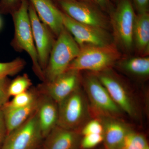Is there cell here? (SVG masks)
Segmentation results:
<instances>
[{"label": "cell", "instance_id": "obj_1", "mask_svg": "<svg viewBox=\"0 0 149 149\" xmlns=\"http://www.w3.org/2000/svg\"><path fill=\"white\" fill-rule=\"evenodd\" d=\"M28 0H20L17 7L11 12L14 24L13 46L17 51H24L29 56L32 68L41 81H45V74L39 63L35 47L29 14Z\"/></svg>", "mask_w": 149, "mask_h": 149}, {"label": "cell", "instance_id": "obj_25", "mask_svg": "<svg viewBox=\"0 0 149 149\" xmlns=\"http://www.w3.org/2000/svg\"><path fill=\"white\" fill-rule=\"evenodd\" d=\"M104 128L101 121L99 119H94L88 121L80 129L81 136L90 134H103Z\"/></svg>", "mask_w": 149, "mask_h": 149}, {"label": "cell", "instance_id": "obj_29", "mask_svg": "<svg viewBox=\"0 0 149 149\" xmlns=\"http://www.w3.org/2000/svg\"><path fill=\"white\" fill-rule=\"evenodd\" d=\"M139 13L148 12L149 0H134Z\"/></svg>", "mask_w": 149, "mask_h": 149}, {"label": "cell", "instance_id": "obj_26", "mask_svg": "<svg viewBox=\"0 0 149 149\" xmlns=\"http://www.w3.org/2000/svg\"><path fill=\"white\" fill-rule=\"evenodd\" d=\"M10 82L8 77L0 79V109L9 101L10 97L8 94Z\"/></svg>", "mask_w": 149, "mask_h": 149}, {"label": "cell", "instance_id": "obj_31", "mask_svg": "<svg viewBox=\"0 0 149 149\" xmlns=\"http://www.w3.org/2000/svg\"><path fill=\"white\" fill-rule=\"evenodd\" d=\"M83 1L91 3L93 1V0H81Z\"/></svg>", "mask_w": 149, "mask_h": 149}, {"label": "cell", "instance_id": "obj_6", "mask_svg": "<svg viewBox=\"0 0 149 149\" xmlns=\"http://www.w3.org/2000/svg\"><path fill=\"white\" fill-rule=\"evenodd\" d=\"M84 87L92 108L100 117L117 118L121 116L123 111L96 75L85 77Z\"/></svg>", "mask_w": 149, "mask_h": 149}, {"label": "cell", "instance_id": "obj_17", "mask_svg": "<svg viewBox=\"0 0 149 149\" xmlns=\"http://www.w3.org/2000/svg\"><path fill=\"white\" fill-rule=\"evenodd\" d=\"M38 98V96L32 104L23 107L13 109L1 108L7 128L8 134L22 125L35 113L37 109Z\"/></svg>", "mask_w": 149, "mask_h": 149}, {"label": "cell", "instance_id": "obj_20", "mask_svg": "<svg viewBox=\"0 0 149 149\" xmlns=\"http://www.w3.org/2000/svg\"><path fill=\"white\" fill-rule=\"evenodd\" d=\"M38 91L36 88H31L28 91L13 97L2 107L8 109L19 108L29 105L37 98Z\"/></svg>", "mask_w": 149, "mask_h": 149}, {"label": "cell", "instance_id": "obj_2", "mask_svg": "<svg viewBox=\"0 0 149 149\" xmlns=\"http://www.w3.org/2000/svg\"><path fill=\"white\" fill-rule=\"evenodd\" d=\"M80 46L71 34L63 28L55 40L45 71V81L49 82L65 72L79 54Z\"/></svg>", "mask_w": 149, "mask_h": 149}, {"label": "cell", "instance_id": "obj_14", "mask_svg": "<svg viewBox=\"0 0 149 149\" xmlns=\"http://www.w3.org/2000/svg\"><path fill=\"white\" fill-rule=\"evenodd\" d=\"M37 15L44 24L56 37L64 28L62 11L55 5L52 0H28Z\"/></svg>", "mask_w": 149, "mask_h": 149}, {"label": "cell", "instance_id": "obj_27", "mask_svg": "<svg viewBox=\"0 0 149 149\" xmlns=\"http://www.w3.org/2000/svg\"><path fill=\"white\" fill-rule=\"evenodd\" d=\"M19 2V0H0V12L11 13L17 7Z\"/></svg>", "mask_w": 149, "mask_h": 149}, {"label": "cell", "instance_id": "obj_23", "mask_svg": "<svg viewBox=\"0 0 149 149\" xmlns=\"http://www.w3.org/2000/svg\"><path fill=\"white\" fill-rule=\"evenodd\" d=\"M25 65V61L20 58L8 62H0V79L15 75L20 72Z\"/></svg>", "mask_w": 149, "mask_h": 149}, {"label": "cell", "instance_id": "obj_22", "mask_svg": "<svg viewBox=\"0 0 149 149\" xmlns=\"http://www.w3.org/2000/svg\"><path fill=\"white\" fill-rule=\"evenodd\" d=\"M32 83L27 74H24L17 76L10 81L8 86V94L10 97L14 96L24 93L32 88Z\"/></svg>", "mask_w": 149, "mask_h": 149}, {"label": "cell", "instance_id": "obj_4", "mask_svg": "<svg viewBox=\"0 0 149 149\" xmlns=\"http://www.w3.org/2000/svg\"><path fill=\"white\" fill-rule=\"evenodd\" d=\"M58 104L57 125L80 132L89 117L87 100L80 88Z\"/></svg>", "mask_w": 149, "mask_h": 149}, {"label": "cell", "instance_id": "obj_18", "mask_svg": "<svg viewBox=\"0 0 149 149\" xmlns=\"http://www.w3.org/2000/svg\"><path fill=\"white\" fill-rule=\"evenodd\" d=\"M133 44L140 53L147 55L149 51V14L139 13L136 16L133 34Z\"/></svg>", "mask_w": 149, "mask_h": 149}, {"label": "cell", "instance_id": "obj_13", "mask_svg": "<svg viewBox=\"0 0 149 149\" xmlns=\"http://www.w3.org/2000/svg\"><path fill=\"white\" fill-rule=\"evenodd\" d=\"M38 92V104L36 113L44 139L57 125L58 104L49 96L39 91Z\"/></svg>", "mask_w": 149, "mask_h": 149}, {"label": "cell", "instance_id": "obj_32", "mask_svg": "<svg viewBox=\"0 0 149 149\" xmlns=\"http://www.w3.org/2000/svg\"><path fill=\"white\" fill-rule=\"evenodd\" d=\"M37 149H43L42 143V145H41V146H40Z\"/></svg>", "mask_w": 149, "mask_h": 149}, {"label": "cell", "instance_id": "obj_8", "mask_svg": "<svg viewBox=\"0 0 149 149\" xmlns=\"http://www.w3.org/2000/svg\"><path fill=\"white\" fill-rule=\"evenodd\" d=\"M63 24L80 48L85 46H103L111 44V38L105 29L75 21L62 12Z\"/></svg>", "mask_w": 149, "mask_h": 149}, {"label": "cell", "instance_id": "obj_3", "mask_svg": "<svg viewBox=\"0 0 149 149\" xmlns=\"http://www.w3.org/2000/svg\"><path fill=\"white\" fill-rule=\"evenodd\" d=\"M120 57V54L113 45H88L80 48L79 54L70 63L68 70H90L99 72L107 70Z\"/></svg>", "mask_w": 149, "mask_h": 149}, {"label": "cell", "instance_id": "obj_10", "mask_svg": "<svg viewBox=\"0 0 149 149\" xmlns=\"http://www.w3.org/2000/svg\"><path fill=\"white\" fill-rule=\"evenodd\" d=\"M29 14L39 63L44 72L55 40L54 39L53 33L40 20L33 6L29 3Z\"/></svg>", "mask_w": 149, "mask_h": 149}, {"label": "cell", "instance_id": "obj_16", "mask_svg": "<svg viewBox=\"0 0 149 149\" xmlns=\"http://www.w3.org/2000/svg\"><path fill=\"white\" fill-rule=\"evenodd\" d=\"M100 119L104 128V149H120L130 128L117 118L100 117Z\"/></svg>", "mask_w": 149, "mask_h": 149}, {"label": "cell", "instance_id": "obj_24", "mask_svg": "<svg viewBox=\"0 0 149 149\" xmlns=\"http://www.w3.org/2000/svg\"><path fill=\"white\" fill-rule=\"evenodd\" d=\"M103 134H90L83 136L80 146L83 149H91L103 142Z\"/></svg>", "mask_w": 149, "mask_h": 149}, {"label": "cell", "instance_id": "obj_30", "mask_svg": "<svg viewBox=\"0 0 149 149\" xmlns=\"http://www.w3.org/2000/svg\"><path fill=\"white\" fill-rule=\"evenodd\" d=\"M102 9L105 10H109L110 6L109 0H93Z\"/></svg>", "mask_w": 149, "mask_h": 149}, {"label": "cell", "instance_id": "obj_12", "mask_svg": "<svg viewBox=\"0 0 149 149\" xmlns=\"http://www.w3.org/2000/svg\"><path fill=\"white\" fill-rule=\"evenodd\" d=\"M79 71L68 70L49 82H43L37 87L40 93L52 98L57 104L80 88Z\"/></svg>", "mask_w": 149, "mask_h": 149}, {"label": "cell", "instance_id": "obj_28", "mask_svg": "<svg viewBox=\"0 0 149 149\" xmlns=\"http://www.w3.org/2000/svg\"><path fill=\"white\" fill-rule=\"evenodd\" d=\"M8 135V130L1 109H0V149Z\"/></svg>", "mask_w": 149, "mask_h": 149}, {"label": "cell", "instance_id": "obj_5", "mask_svg": "<svg viewBox=\"0 0 149 149\" xmlns=\"http://www.w3.org/2000/svg\"><path fill=\"white\" fill-rule=\"evenodd\" d=\"M136 15L130 0H121L112 12L111 22L115 39L125 51L132 49Z\"/></svg>", "mask_w": 149, "mask_h": 149}, {"label": "cell", "instance_id": "obj_9", "mask_svg": "<svg viewBox=\"0 0 149 149\" xmlns=\"http://www.w3.org/2000/svg\"><path fill=\"white\" fill-rule=\"evenodd\" d=\"M98 73L96 76L121 111L130 117L137 118L138 112L136 104L124 83L108 70Z\"/></svg>", "mask_w": 149, "mask_h": 149}, {"label": "cell", "instance_id": "obj_7", "mask_svg": "<svg viewBox=\"0 0 149 149\" xmlns=\"http://www.w3.org/2000/svg\"><path fill=\"white\" fill-rule=\"evenodd\" d=\"M43 140L35 112L22 125L8 134L0 149H37Z\"/></svg>", "mask_w": 149, "mask_h": 149}, {"label": "cell", "instance_id": "obj_11", "mask_svg": "<svg viewBox=\"0 0 149 149\" xmlns=\"http://www.w3.org/2000/svg\"><path fill=\"white\" fill-rule=\"evenodd\" d=\"M63 12L75 21L106 29L107 22L101 13L89 2L77 0H57Z\"/></svg>", "mask_w": 149, "mask_h": 149}, {"label": "cell", "instance_id": "obj_19", "mask_svg": "<svg viewBox=\"0 0 149 149\" xmlns=\"http://www.w3.org/2000/svg\"><path fill=\"white\" fill-rule=\"evenodd\" d=\"M119 66L127 73L138 77H145L149 74V57L132 58L123 61Z\"/></svg>", "mask_w": 149, "mask_h": 149}, {"label": "cell", "instance_id": "obj_21", "mask_svg": "<svg viewBox=\"0 0 149 149\" xmlns=\"http://www.w3.org/2000/svg\"><path fill=\"white\" fill-rule=\"evenodd\" d=\"M120 149H149L146 137L130 130L125 136Z\"/></svg>", "mask_w": 149, "mask_h": 149}, {"label": "cell", "instance_id": "obj_15", "mask_svg": "<svg viewBox=\"0 0 149 149\" xmlns=\"http://www.w3.org/2000/svg\"><path fill=\"white\" fill-rule=\"evenodd\" d=\"M80 132L57 125L43 140L44 149H77L81 140Z\"/></svg>", "mask_w": 149, "mask_h": 149}]
</instances>
